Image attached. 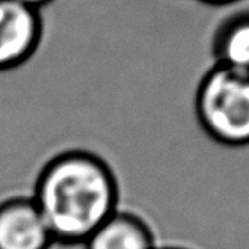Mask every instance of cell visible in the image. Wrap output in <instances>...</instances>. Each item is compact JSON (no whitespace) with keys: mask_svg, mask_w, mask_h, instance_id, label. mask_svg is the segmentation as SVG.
<instances>
[{"mask_svg":"<svg viewBox=\"0 0 249 249\" xmlns=\"http://www.w3.org/2000/svg\"><path fill=\"white\" fill-rule=\"evenodd\" d=\"M34 202L53 240L84 243L116 213V184L99 157L73 151L48 163L37 181Z\"/></svg>","mask_w":249,"mask_h":249,"instance_id":"cell-1","label":"cell"},{"mask_svg":"<svg viewBox=\"0 0 249 249\" xmlns=\"http://www.w3.org/2000/svg\"><path fill=\"white\" fill-rule=\"evenodd\" d=\"M198 124L211 140L229 148L249 144V76L216 64L196 92Z\"/></svg>","mask_w":249,"mask_h":249,"instance_id":"cell-2","label":"cell"},{"mask_svg":"<svg viewBox=\"0 0 249 249\" xmlns=\"http://www.w3.org/2000/svg\"><path fill=\"white\" fill-rule=\"evenodd\" d=\"M41 38L40 11L18 0H0V75L32 57Z\"/></svg>","mask_w":249,"mask_h":249,"instance_id":"cell-3","label":"cell"},{"mask_svg":"<svg viewBox=\"0 0 249 249\" xmlns=\"http://www.w3.org/2000/svg\"><path fill=\"white\" fill-rule=\"evenodd\" d=\"M53 235L34 198L0 205V249H48Z\"/></svg>","mask_w":249,"mask_h":249,"instance_id":"cell-4","label":"cell"},{"mask_svg":"<svg viewBox=\"0 0 249 249\" xmlns=\"http://www.w3.org/2000/svg\"><path fill=\"white\" fill-rule=\"evenodd\" d=\"M86 249H156L151 227L138 216L116 211L84 241Z\"/></svg>","mask_w":249,"mask_h":249,"instance_id":"cell-5","label":"cell"},{"mask_svg":"<svg viewBox=\"0 0 249 249\" xmlns=\"http://www.w3.org/2000/svg\"><path fill=\"white\" fill-rule=\"evenodd\" d=\"M217 64L249 76V13L230 18L219 27L214 38Z\"/></svg>","mask_w":249,"mask_h":249,"instance_id":"cell-6","label":"cell"},{"mask_svg":"<svg viewBox=\"0 0 249 249\" xmlns=\"http://www.w3.org/2000/svg\"><path fill=\"white\" fill-rule=\"evenodd\" d=\"M18 2H21V3L27 5V7H30V8H35V10L40 11L41 7H45V5L51 3L53 0H18Z\"/></svg>","mask_w":249,"mask_h":249,"instance_id":"cell-7","label":"cell"},{"mask_svg":"<svg viewBox=\"0 0 249 249\" xmlns=\"http://www.w3.org/2000/svg\"><path fill=\"white\" fill-rule=\"evenodd\" d=\"M156 249H192V248H187L183 245H176V243H163V245L157 246Z\"/></svg>","mask_w":249,"mask_h":249,"instance_id":"cell-8","label":"cell"},{"mask_svg":"<svg viewBox=\"0 0 249 249\" xmlns=\"http://www.w3.org/2000/svg\"><path fill=\"white\" fill-rule=\"evenodd\" d=\"M200 2H205L210 5H227V3L235 2V0H200Z\"/></svg>","mask_w":249,"mask_h":249,"instance_id":"cell-9","label":"cell"}]
</instances>
